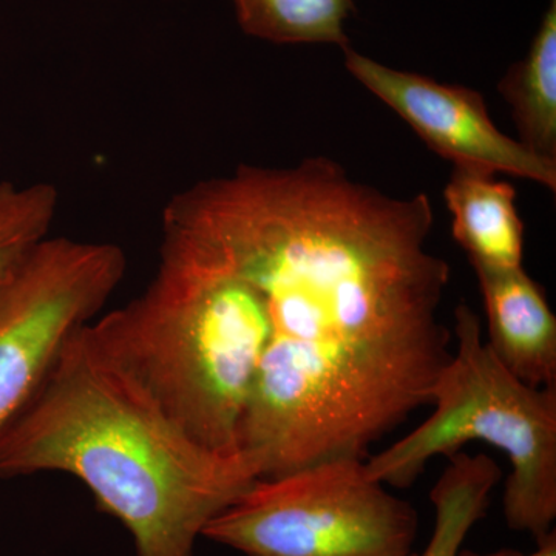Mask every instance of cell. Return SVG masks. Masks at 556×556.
I'll return each instance as SVG.
<instances>
[{
	"label": "cell",
	"instance_id": "6da1fadb",
	"mask_svg": "<svg viewBox=\"0 0 556 556\" xmlns=\"http://www.w3.org/2000/svg\"><path fill=\"white\" fill-rule=\"evenodd\" d=\"M163 219L217 248L269 324L240 430L255 478L367 459L431 405L452 358L439 311L448 263L428 249L430 197H393L339 163L237 167L177 193Z\"/></svg>",
	"mask_w": 556,
	"mask_h": 556
},
{
	"label": "cell",
	"instance_id": "7a4b0ae2",
	"mask_svg": "<svg viewBox=\"0 0 556 556\" xmlns=\"http://www.w3.org/2000/svg\"><path fill=\"white\" fill-rule=\"evenodd\" d=\"M46 471L79 479L130 533L135 556H195L208 522L257 479L241 457L214 455L174 426L89 325L0 434V478Z\"/></svg>",
	"mask_w": 556,
	"mask_h": 556
},
{
	"label": "cell",
	"instance_id": "3957f363",
	"mask_svg": "<svg viewBox=\"0 0 556 556\" xmlns=\"http://www.w3.org/2000/svg\"><path fill=\"white\" fill-rule=\"evenodd\" d=\"M89 332L186 437L214 455L241 457L269 324L257 288L217 248L163 219L152 281L90 321Z\"/></svg>",
	"mask_w": 556,
	"mask_h": 556
},
{
	"label": "cell",
	"instance_id": "277c9868",
	"mask_svg": "<svg viewBox=\"0 0 556 556\" xmlns=\"http://www.w3.org/2000/svg\"><path fill=\"white\" fill-rule=\"evenodd\" d=\"M456 350L433 391L434 409L407 437L367 457L369 477L408 489L433 457H452L481 441L510 463L504 518L515 532L541 541L556 519V387L533 388L515 378L482 340L481 321L460 303Z\"/></svg>",
	"mask_w": 556,
	"mask_h": 556
},
{
	"label": "cell",
	"instance_id": "5b68a950",
	"mask_svg": "<svg viewBox=\"0 0 556 556\" xmlns=\"http://www.w3.org/2000/svg\"><path fill=\"white\" fill-rule=\"evenodd\" d=\"M417 530L416 508L365 459L338 457L255 479L201 538L244 556H405Z\"/></svg>",
	"mask_w": 556,
	"mask_h": 556
},
{
	"label": "cell",
	"instance_id": "8992f818",
	"mask_svg": "<svg viewBox=\"0 0 556 556\" xmlns=\"http://www.w3.org/2000/svg\"><path fill=\"white\" fill-rule=\"evenodd\" d=\"M115 243L47 237L0 278V434L28 407L62 351L126 276Z\"/></svg>",
	"mask_w": 556,
	"mask_h": 556
},
{
	"label": "cell",
	"instance_id": "52a82bcc",
	"mask_svg": "<svg viewBox=\"0 0 556 556\" xmlns=\"http://www.w3.org/2000/svg\"><path fill=\"white\" fill-rule=\"evenodd\" d=\"M345 67L365 89L394 110L417 137L453 167L532 179L556 190V161L530 152L496 129L477 90L387 67L343 47Z\"/></svg>",
	"mask_w": 556,
	"mask_h": 556
},
{
	"label": "cell",
	"instance_id": "ba28073f",
	"mask_svg": "<svg viewBox=\"0 0 556 556\" xmlns=\"http://www.w3.org/2000/svg\"><path fill=\"white\" fill-rule=\"evenodd\" d=\"M489 327L486 345L533 388L556 387V317L540 285L522 268H475Z\"/></svg>",
	"mask_w": 556,
	"mask_h": 556
},
{
	"label": "cell",
	"instance_id": "9c48e42d",
	"mask_svg": "<svg viewBox=\"0 0 556 556\" xmlns=\"http://www.w3.org/2000/svg\"><path fill=\"white\" fill-rule=\"evenodd\" d=\"M444 199L453 237L473 269L522 268L525 225L514 186L485 172L453 167Z\"/></svg>",
	"mask_w": 556,
	"mask_h": 556
},
{
	"label": "cell",
	"instance_id": "30bf717a",
	"mask_svg": "<svg viewBox=\"0 0 556 556\" xmlns=\"http://www.w3.org/2000/svg\"><path fill=\"white\" fill-rule=\"evenodd\" d=\"M497 90L508 102L521 144L556 161V0H552L525 60L507 70Z\"/></svg>",
	"mask_w": 556,
	"mask_h": 556
},
{
	"label": "cell",
	"instance_id": "8fae6325",
	"mask_svg": "<svg viewBox=\"0 0 556 556\" xmlns=\"http://www.w3.org/2000/svg\"><path fill=\"white\" fill-rule=\"evenodd\" d=\"M430 492L434 507V529L422 554L405 556H457L475 526L485 517L493 490L503 471L496 460L484 455L456 453L448 457Z\"/></svg>",
	"mask_w": 556,
	"mask_h": 556
},
{
	"label": "cell",
	"instance_id": "7c38bea8",
	"mask_svg": "<svg viewBox=\"0 0 556 556\" xmlns=\"http://www.w3.org/2000/svg\"><path fill=\"white\" fill-rule=\"evenodd\" d=\"M241 30L274 43L348 46L354 0H232Z\"/></svg>",
	"mask_w": 556,
	"mask_h": 556
},
{
	"label": "cell",
	"instance_id": "4fadbf2b",
	"mask_svg": "<svg viewBox=\"0 0 556 556\" xmlns=\"http://www.w3.org/2000/svg\"><path fill=\"white\" fill-rule=\"evenodd\" d=\"M60 193L50 182L0 181V278L50 237Z\"/></svg>",
	"mask_w": 556,
	"mask_h": 556
},
{
	"label": "cell",
	"instance_id": "5bb4252c",
	"mask_svg": "<svg viewBox=\"0 0 556 556\" xmlns=\"http://www.w3.org/2000/svg\"><path fill=\"white\" fill-rule=\"evenodd\" d=\"M457 556H556V530H552L546 538L538 541L536 551L530 552V554L514 551V548H501V551L489 552V554L460 548Z\"/></svg>",
	"mask_w": 556,
	"mask_h": 556
}]
</instances>
